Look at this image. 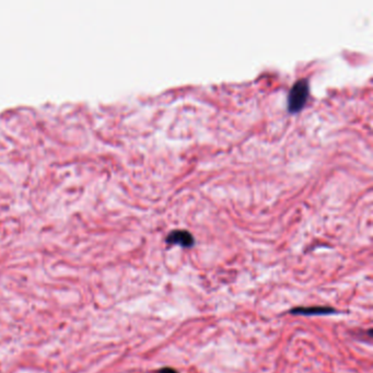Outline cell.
I'll use <instances>...</instances> for the list:
<instances>
[{
	"label": "cell",
	"mask_w": 373,
	"mask_h": 373,
	"mask_svg": "<svg viewBox=\"0 0 373 373\" xmlns=\"http://www.w3.org/2000/svg\"><path fill=\"white\" fill-rule=\"evenodd\" d=\"M290 314L304 317H315V315H330L336 313V310L331 306H300V308L292 309Z\"/></svg>",
	"instance_id": "3"
},
{
	"label": "cell",
	"mask_w": 373,
	"mask_h": 373,
	"mask_svg": "<svg viewBox=\"0 0 373 373\" xmlns=\"http://www.w3.org/2000/svg\"><path fill=\"white\" fill-rule=\"evenodd\" d=\"M165 241L167 244L180 245L186 248L192 247L195 244L193 235L187 230H173L167 235Z\"/></svg>",
	"instance_id": "2"
},
{
	"label": "cell",
	"mask_w": 373,
	"mask_h": 373,
	"mask_svg": "<svg viewBox=\"0 0 373 373\" xmlns=\"http://www.w3.org/2000/svg\"><path fill=\"white\" fill-rule=\"evenodd\" d=\"M156 373H179V372L175 369H173V368L165 367V368H162V369L156 371Z\"/></svg>",
	"instance_id": "4"
},
{
	"label": "cell",
	"mask_w": 373,
	"mask_h": 373,
	"mask_svg": "<svg viewBox=\"0 0 373 373\" xmlns=\"http://www.w3.org/2000/svg\"><path fill=\"white\" fill-rule=\"evenodd\" d=\"M309 97V81L308 79L301 78L292 85L288 96V109L291 113L301 111Z\"/></svg>",
	"instance_id": "1"
}]
</instances>
